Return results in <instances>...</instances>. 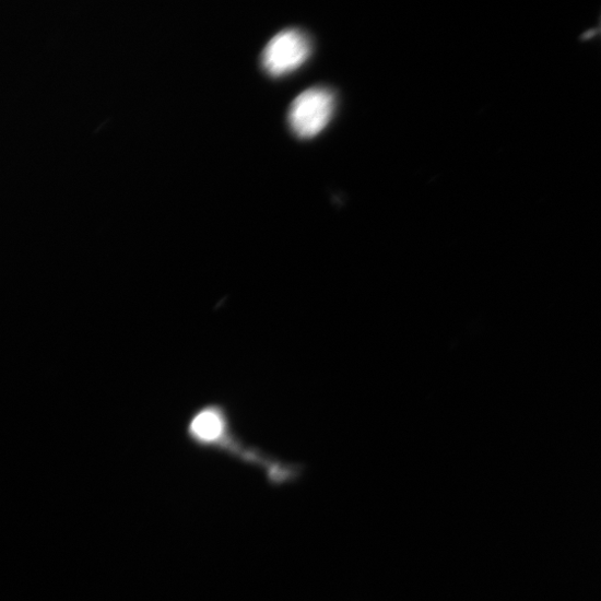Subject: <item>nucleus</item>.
<instances>
[{
    "mask_svg": "<svg viewBox=\"0 0 601 601\" xmlns=\"http://www.w3.org/2000/svg\"><path fill=\"white\" fill-rule=\"evenodd\" d=\"M187 436L200 448L225 451L262 467L270 475L281 478L287 470L281 463L240 443L233 433L228 411L222 404L209 403L196 410L188 421Z\"/></svg>",
    "mask_w": 601,
    "mask_h": 601,
    "instance_id": "obj_1",
    "label": "nucleus"
},
{
    "mask_svg": "<svg viewBox=\"0 0 601 601\" xmlns=\"http://www.w3.org/2000/svg\"><path fill=\"white\" fill-rule=\"evenodd\" d=\"M593 35H594V32L592 31V32L586 33V34L584 35V38H586V39L588 38V39H589V38H591Z\"/></svg>",
    "mask_w": 601,
    "mask_h": 601,
    "instance_id": "obj_4",
    "label": "nucleus"
},
{
    "mask_svg": "<svg viewBox=\"0 0 601 601\" xmlns=\"http://www.w3.org/2000/svg\"><path fill=\"white\" fill-rule=\"evenodd\" d=\"M310 38L298 30H286L275 35L262 52V67L273 76L281 78L303 67L311 55Z\"/></svg>",
    "mask_w": 601,
    "mask_h": 601,
    "instance_id": "obj_3",
    "label": "nucleus"
},
{
    "mask_svg": "<svg viewBox=\"0 0 601 601\" xmlns=\"http://www.w3.org/2000/svg\"><path fill=\"white\" fill-rule=\"evenodd\" d=\"M335 108V96L325 87H314L298 95L291 105L288 123L299 139H311L329 125Z\"/></svg>",
    "mask_w": 601,
    "mask_h": 601,
    "instance_id": "obj_2",
    "label": "nucleus"
}]
</instances>
